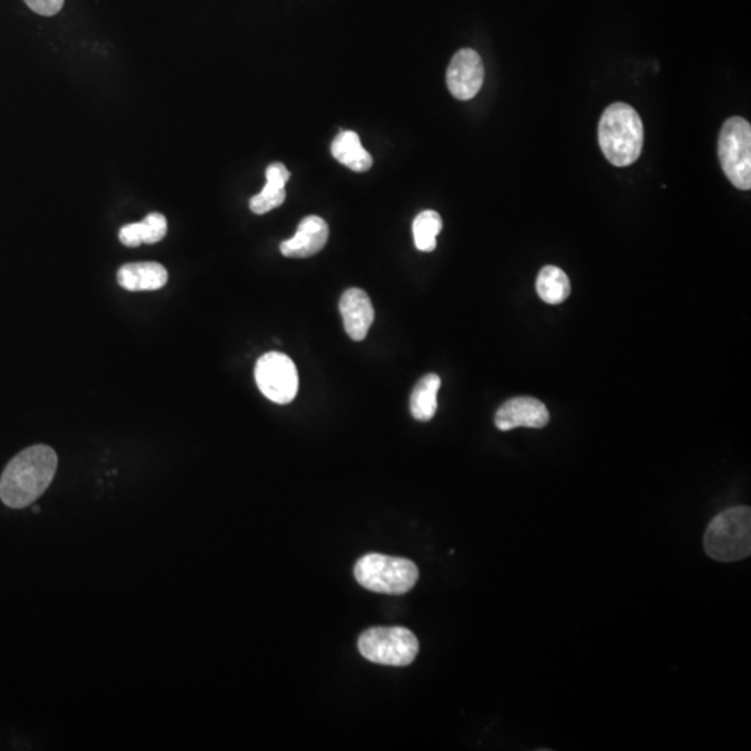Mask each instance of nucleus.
I'll return each mask as SVG.
<instances>
[{"instance_id":"1","label":"nucleus","mask_w":751,"mask_h":751,"mask_svg":"<svg viewBox=\"0 0 751 751\" xmlns=\"http://www.w3.org/2000/svg\"><path fill=\"white\" fill-rule=\"evenodd\" d=\"M58 464V454L45 444L21 451L0 476V500L13 510L28 507L51 486Z\"/></svg>"},{"instance_id":"2","label":"nucleus","mask_w":751,"mask_h":751,"mask_svg":"<svg viewBox=\"0 0 751 751\" xmlns=\"http://www.w3.org/2000/svg\"><path fill=\"white\" fill-rule=\"evenodd\" d=\"M599 144L611 165H633L642 155L644 144V127L639 113L622 102L608 106L599 123Z\"/></svg>"},{"instance_id":"3","label":"nucleus","mask_w":751,"mask_h":751,"mask_svg":"<svg viewBox=\"0 0 751 751\" xmlns=\"http://www.w3.org/2000/svg\"><path fill=\"white\" fill-rule=\"evenodd\" d=\"M708 557L720 562L745 560L751 553V510L733 507L710 522L704 535Z\"/></svg>"},{"instance_id":"4","label":"nucleus","mask_w":751,"mask_h":751,"mask_svg":"<svg viewBox=\"0 0 751 751\" xmlns=\"http://www.w3.org/2000/svg\"><path fill=\"white\" fill-rule=\"evenodd\" d=\"M354 573L366 590L391 596L408 593L419 579L414 562L383 554L365 555L355 565Z\"/></svg>"},{"instance_id":"5","label":"nucleus","mask_w":751,"mask_h":751,"mask_svg":"<svg viewBox=\"0 0 751 751\" xmlns=\"http://www.w3.org/2000/svg\"><path fill=\"white\" fill-rule=\"evenodd\" d=\"M722 170L738 190L751 188V126L743 117H731L722 126L718 141Z\"/></svg>"},{"instance_id":"6","label":"nucleus","mask_w":751,"mask_h":751,"mask_svg":"<svg viewBox=\"0 0 751 751\" xmlns=\"http://www.w3.org/2000/svg\"><path fill=\"white\" fill-rule=\"evenodd\" d=\"M358 649L366 660L389 667H407L419 653V642L409 629L373 628L359 637Z\"/></svg>"},{"instance_id":"7","label":"nucleus","mask_w":751,"mask_h":751,"mask_svg":"<svg viewBox=\"0 0 751 751\" xmlns=\"http://www.w3.org/2000/svg\"><path fill=\"white\" fill-rule=\"evenodd\" d=\"M255 380L261 393L280 405L290 404L297 397L300 386L294 362L281 352H268L258 359Z\"/></svg>"},{"instance_id":"8","label":"nucleus","mask_w":751,"mask_h":751,"mask_svg":"<svg viewBox=\"0 0 751 751\" xmlns=\"http://www.w3.org/2000/svg\"><path fill=\"white\" fill-rule=\"evenodd\" d=\"M484 81L482 58L473 49H461L455 53L447 69V87L459 101L475 98Z\"/></svg>"},{"instance_id":"9","label":"nucleus","mask_w":751,"mask_h":751,"mask_svg":"<svg viewBox=\"0 0 751 751\" xmlns=\"http://www.w3.org/2000/svg\"><path fill=\"white\" fill-rule=\"evenodd\" d=\"M550 414L543 402L532 397H516L505 402L496 414V426L501 432H510L516 427L541 429L547 426Z\"/></svg>"},{"instance_id":"10","label":"nucleus","mask_w":751,"mask_h":751,"mask_svg":"<svg viewBox=\"0 0 751 751\" xmlns=\"http://www.w3.org/2000/svg\"><path fill=\"white\" fill-rule=\"evenodd\" d=\"M329 240V226L322 217L308 216L290 240L281 242V254L287 258H309L322 251Z\"/></svg>"},{"instance_id":"11","label":"nucleus","mask_w":751,"mask_h":751,"mask_svg":"<svg viewBox=\"0 0 751 751\" xmlns=\"http://www.w3.org/2000/svg\"><path fill=\"white\" fill-rule=\"evenodd\" d=\"M340 312L348 336L354 341L365 340L375 320V309L369 295L361 288H350L341 297Z\"/></svg>"},{"instance_id":"12","label":"nucleus","mask_w":751,"mask_h":751,"mask_svg":"<svg viewBox=\"0 0 751 751\" xmlns=\"http://www.w3.org/2000/svg\"><path fill=\"white\" fill-rule=\"evenodd\" d=\"M117 280L124 290L155 291L165 287L169 274L165 266L156 262L128 263L121 266Z\"/></svg>"},{"instance_id":"13","label":"nucleus","mask_w":751,"mask_h":751,"mask_svg":"<svg viewBox=\"0 0 751 751\" xmlns=\"http://www.w3.org/2000/svg\"><path fill=\"white\" fill-rule=\"evenodd\" d=\"M290 180V172L283 163H272L266 170V185L258 195L251 198L249 208L256 215H265L273 209L279 208L286 201V184Z\"/></svg>"},{"instance_id":"14","label":"nucleus","mask_w":751,"mask_h":751,"mask_svg":"<svg viewBox=\"0 0 751 751\" xmlns=\"http://www.w3.org/2000/svg\"><path fill=\"white\" fill-rule=\"evenodd\" d=\"M334 158L357 173H365L373 166L372 155L362 147L359 135L354 131H343L331 144Z\"/></svg>"},{"instance_id":"15","label":"nucleus","mask_w":751,"mask_h":751,"mask_svg":"<svg viewBox=\"0 0 751 751\" xmlns=\"http://www.w3.org/2000/svg\"><path fill=\"white\" fill-rule=\"evenodd\" d=\"M441 379L434 373L423 376L416 383L411 395V414L416 421H432L437 411V394H439Z\"/></svg>"},{"instance_id":"16","label":"nucleus","mask_w":751,"mask_h":751,"mask_svg":"<svg viewBox=\"0 0 751 751\" xmlns=\"http://www.w3.org/2000/svg\"><path fill=\"white\" fill-rule=\"evenodd\" d=\"M536 290L541 300L547 304H562L571 294V281L564 270L557 266H546L537 277Z\"/></svg>"},{"instance_id":"17","label":"nucleus","mask_w":751,"mask_h":751,"mask_svg":"<svg viewBox=\"0 0 751 751\" xmlns=\"http://www.w3.org/2000/svg\"><path fill=\"white\" fill-rule=\"evenodd\" d=\"M441 229H443V220L439 213L434 211L419 213L414 222L415 247L422 252L434 251Z\"/></svg>"},{"instance_id":"18","label":"nucleus","mask_w":751,"mask_h":751,"mask_svg":"<svg viewBox=\"0 0 751 751\" xmlns=\"http://www.w3.org/2000/svg\"><path fill=\"white\" fill-rule=\"evenodd\" d=\"M137 226L141 242L156 244V242L162 241L166 237L167 220L160 213H151L142 222L137 223Z\"/></svg>"},{"instance_id":"19","label":"nucleus","mask_w":751,"mask_h":751,"mask_svg":"<svg viewBox=\"0 0 751 751\" xmlns=\"http://www.w3.org/2000/svg\"><path fill=\"white\" fill-rule=\"evenodd\" d=\"M27 6L41 16L51 17L58 14L64 5V0H24Z\"/></svg>"}]
</instances>
